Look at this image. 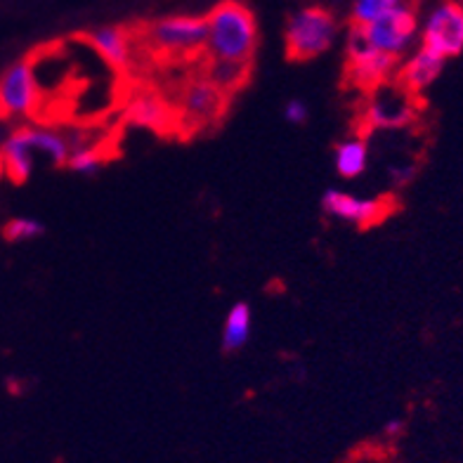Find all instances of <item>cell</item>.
Listing matches in <instances>:
<instances>
[{
  "mask_svg": "<svg viewBox=\"0 0 463 463\" xmlns=\"http://www.w3.org/2000/svg\"><path fill=\"white\" fill-rule=\"evenodd\" d=\"M206 52L208 59L251 64L258 45V24L244 3L225 0L206 17Z\"/></svg>",
  "mask_w": 463,
  "mask_h": 463,
  "instance_id": "6da1fadb",
  "label": "cell"
},
{
  "mask_svg": "<svg viewBox=\"0 0 463 463\" xmlns=\"http://www.w3.org/2000/svg\"><path fill=\"white\" fill-rule=\"evenodd\" d=\"M230 95L220 90L218 85L211 83L206 74L190 78L180 85L177 99L173 102L177 116V130L192 135L206 126H213V121L225 116Z\"/></svg>",
  "mask_w": 463,
  "mask_h": 463,
  "instance_id": "7a4b0ae2",
  "label": "cell"
},
{
  "mask_svg": "<svg viewBox=\"0 0 463 463\" xmlns=\"http://www.w3.org/2000/svg\"><path fill=\"white\" fill-rule=\"evenodd\" d=\"M338 34L336 20L322 7H302L286 21V55L294 62H308L324 55Z\"/></svg>",
  "mask_w": 463,
  "mask_h": 463,
  "instance_id": "3957f363",
  "label": "cell"
},
{
  "mask_svg": "<svg viewBox=\"0 0 463 463\" xmlns=\"http://www.w3.org/2000/svg\"><path fill=\"white\" fill-rule=\"evenodd\" d=\"M206 17H163L147 27V43L156 52L169 57H194L206 50Z\"/></svg>",
  "mask_w": 463,
  "mask_h": 463,
  "instance_id": "277c9868",
  "label": "cell"
},
{
  "mask_svg": "<svg viewBox=\"0 0 463 463\" xmlns=\"http://www.w3.org/2000/svg\"><path fill=\"white\" fill-rule=\"evenodd\" d=\"M43 105V90L34 62L20 59L0 76V121L35 116Z\"/></svg>",
  "mask_w": 463,
  "mask_h": 463,
  "instance_id": "5b68a950",
  "label": "cell"
},
{
  "mask_svg": "<svg viewBox=\"0 0 463 463\" xmlns=\"http://www.w3.org/2000/svg\"><path fill=\"white\" fill-rule=\"evenodd\" d=\"M421 48L436 52L443 59L457 57L463 52V5L447 0L428 14L423 24Z\"/></svg>",
  "mask_w": 463,
  "mask_h": 463,
  "instance_id": "8992f818",
  "label": "cell"
},
{
  "mask_svg": "<svg viewBox=\"0 0 463 463\" xmlns=\"http://www.w3.org/2000/svg\"><path fill=\"white\" fill-rule=\"evenodd\" d=\"M362 28H365L366 38H369L373 48L400 59V55H404L412 41H414L416 14L409 5L397 7L393 12H388L386 17H381L373 24Z\"/></svg>",
  "mask_w": 463,
  "mask_h": 463,
  "instance_id": "52a82bcc",
  "label": "cell"
},
{
  "mask_svg": "<svg viewBox=\"0 0 463 463\" xmlns=\"http://www.w3.org/2000/svg\"><path fill=\"white\" fill-rule=\"evenodd\" d=\"M416 116L414 95H409L400 85V90H390L388 85L372 92V98L365 106V128H383V130H393V128H404L412 123Z\"/></svg>",
  "mask_w": 463,
  "mask_h": 463,
  "instance_id": "ba28073f",
  "label": "cell"
},
{
  "mask_svg": "<svg viewBox=\"0 0 463 463\" xmlns=\"http://www.w3.org/2000/svg\"><path fill=\"white\" fill-rule=\"evenodd\" d=\"M322 211L329 218L345 220L357 227H373L388 216V199H359L343 190H326L322 197Z\"/></svg>",
  "mask_w": 463,
  "mask_h": 463,
  "instance_id": "9c48e42d",
  "label": "cell"
},
{
  "mask_svg": "<svg viewBox=\"0 0 463 463\" xmlns=\"http://www.w3.org/2000/svg\"><path fill=\"white\" fill-rule=\"evenodd\" d=\"M400 59L393 55H386L381 50L372 48L365 55L348 57L345 64V83L365 92H376L379 88L390 83V78L397 71Z\"/></svg>",
  "mask_w": 463,
  "mask_h": 463,
  "instance_id": "30bf717a",
  "label": "cell"
},
{
  "mask_svg": "<svg viewBox=\"0 0 463 463\" xmlns=\"http://www.w3.org/2000/svg\"><path fill=\"white\" fill-rule=\"evenodd\" d=\"M128 121L137 128H147L154 133L169 135L177 130V116L173 102L156 90H140L130 99L126 109Z\"/></svg>",
  "mask_w": 463,
  "mask_h": 463,
  "instance_id": "8fae6325",
  "label": "cell"
},
{
  "mask_svg": "<svg viewBox=\"0 0 463 463\" xmlns=\"http://www.w3.org/2000/svg\"><path fill=\"white\" fill-rule=\"evenodd\" d=\"M444 69V59L440 55H436V52H430V50L426 48H419L414 52V55L409 57L407 62L402 64L400 69V85L404 88V90L409 92V95H421L426 88H430V85L436 83L437 78H440V74H443Z\"/></svg>",
  "mask_w": 463,
  "mask_h": 463,
  "instance_id": "7c38bea8",
  "label": "cell"
},
{
  "mask_svg": "<svg viewBox=\"0 0 463 463\" xmlns=\"http://www.w3.org/2000/svg\"><path fill=\"white\" fill-rule=\"evenodd\" d=\"M34 149L27 142L21 128H17L14 133H10L0 147V170L10 177L14 184H24L34 173Z\"/></svg>",
  "mask_w": 463,
  "mask_h": 463,
  "instance_id": "4fadbf2b",
  "label": "cell"
},
{
  "mask_svg": "<svg viewBox=\"0 0 463 463\" xmlns=\"http://www.w3.org/2000/svg\"><path fill=\"white\" fill-rule=\"evenodd\" d=\"M90 45L112 69L126 71L130 67L133 43L126 28L121 27H99L90 34Z\"/></svg>",
  "mask_w": 463,
  "mask_h": 463,
  "instance_id": "5bb4252c",
  "label": "cell"
},
{
  "mask_svg": "<svg viewBox=\"0 0 463 463\" xmlns=\"http://www.w3.org/2000/svg\"><path fill=\"white\" fill-rule=\"evenodd\" d=\"M21 133H24L27 142L31 145V149L48 156V161L52 163V166H57V169L67 166L71 149L62 130H52V128L43 126H21Z\"/></svg>",
  "mask_w": 463,
  "mask_h": 463,
  "instance_id": "9a60e30c",
  "label": "cell"
},
{
  "mask_svg": "<svg viewBox=\"0 0 463 463\" xmlns=\"http://www.w3.org/2000/svg\"><path fill=\"white\" fill-rule=\"evenodd\" d=\"M369 163V145H366L365 135L350 137V140L341 142L334 152V166L336 173L345 180H355L366 170Z\"/></svg>",
  "mask_w": 463,
  "mask_h": 463,
  "instance_id": "2e32d148",
  "label": "cell"
},
{
  "mask_svg": "<svg viewBox=\"0 0 463 463\" xmlns=\"http://www.w3.org/2000/svg\"><path fill=\"white\" fill-rule=\"evenodd\" d=\"M251 305L244 301L234 302L225 317V324H223V350L225 352H237L241 350L248 338H251Z\"/></svg>",
  "mask_w": 463,
  "mask_h": 463,
  "instance_id": "e0dca14e",
  "label": "cell"
},
{
  "mask_svg": "<svg viewBox=\"0 0 463 463\" xmlns=\"http://www.w3.org/2000/svg\"><path fill=\"white\" fill-rule=\"evenodd\" d=\"M248 71H251V64L208 59V67L204 69V74L211 83L218 85L220 90L232 98V92H237L239 88H244L246 85V81H248Z\"/></svg>",
  "mask_w": 463,
  "mask_h": 463,
  "instance_id": "ac0fdd59",
  "label": "cell"
},
{
  "mask_svg": "<svg viewBox=\"0 0 463 463\" xmlns=\"http://www.w3.org/2000/svg\"><path fill=\"white\" fill-rule=\"evenodd\" d=\"M407 5V0H355L352 3V27H369L388 12Z\"/></svg>",
  "mask_w": 463,
  "mask_h": 463,
  "instance_id": "d6986e66",
  "label": "cell"
},
{
  "mask_svg": "<svg viewBox=\"0 0 463 463\" xmlns=\"http://www.w3.org/2000/svg\"><path fill=\"white\" fill-rule=\"evenodd\" d=\"M102 166H105V154L99 152V147H85L71 152L69 161H67V169L85 177L98 176Z\"/></svg>",
  "mask_w": 463,
  "mask_h": 463,
  "instance_id": "ffe728a7",
  "label": "cell"
},
{
  "mask_svg": "<svg viewBox=\"0 0 463 463\" xmlns=\"http://www.w3.org/2000/svg\"><path fill=\"white\" fill-rule=\"evenodd\" d=\"M45 232V225L34 218H12L3 227V237L10 244H20V241H31V239L41 237Z\"/></svg>",
  "mask_w": 463,
  "mask_h": 463,
  "instance_id": "44dd1931",
  "label": "cell"
},
{
  "mask_svg": "<svg viewBox=\"0 0 463 463\" xmlns=\"http://www.w3.org/2000/svg\"><path fill=\"white\" fill-rule=\"evenodd\" d=\"M308 105L301 102V99H291V102H286V106H284V119H286L288 123H294V126H302V123L308 121Z\"/></svg>",
  "mask_w": 463,
  "mask_h": 463,
  "instance_id": "7402d4cb",
  "label": "cell"
},
{
  "mask_svg": "<svg viewBox=\"0 0 463 463\" xmlns=\"http://www.w3.org/2000/svg\"><path fill=\"white\" fill-rule=\"evenodd\" d=\"M388 176H390L393 184H397V187H404V184H409L416 177V166H414V163H400V166H390V169H388Z\"/></svg>",
  "mask_w": 463,
  "mask_h": 463,
  "instance_id": "603a6c76",
  "label": "cell"
},
{
  "mask_svg": "<svg viewBox=\"0 0 463 463\" xmlns=\"http://www.w3.org/2000/svg\"><path fill=\"white\" fill-rule=\"evenodd\" d=\"M402 430H404V423H402L400 419H393V421L386 423V428H383V433H386V436H390V437H395V436H400Z\"/></svg>",
  "mask_w": 463,
  "mask_h": 463,
  "instance_id": "cb8c5ba5",
  "label": "cell"
}]
</instances>
